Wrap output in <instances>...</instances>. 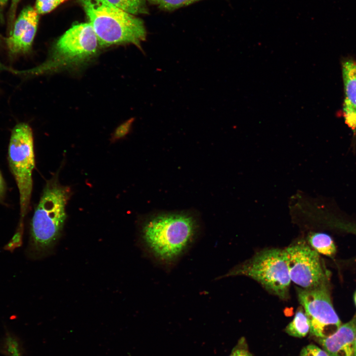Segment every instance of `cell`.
I'll list each match as a JSON object with an SVG mask.
<instances>
[{"label":"cell","mask_w":356,"mask_h":356,"mask_svg":"<svg viewBox=\"0 0 356 356\" xmlns=\"http://www.w3.org/2000/svg\"><path fill=\"white\" fill-rule=\"evenodd\" d=\"M297 293L314 339L328 337L338 330L342 323L333 307L328 284L310 289L298 288Z\"/></svg>","instance_id":"obj_7"},{"label":"cell","mask_w":356,"mask_h":356,"mask_svg":"<svg viewBox=\"0 0 356 356\" xmlns=\"http://www.w3.org/2000/svg\"><path fill=\"white\" fill-rule=\"evenodd\" d=\"M5 191L4 181L0 172V200L3 198Z\"/></svg>","instance_id":"obj_22"},{"label":"cell","mask_w":356,"mask_h":356,"mask_svg":"<svg viewBox=\"0 0 356 356\" xmlns=\"http://www.w3.org/2000/svg\"><path fill=\"white\" fill-rule=\"evenodd\" d=\"M342 72L344 99L343 106L345 123L356 133V61L346 58L342 60Z\"/></svg>","instance_id":"obj_11"},{"label":"cell","mask_w":356,"mask_h":356,"mask_svg":"<svg viewBox=\"0 0 356 356\" xmlns=\"http://www.w3.org/2000/svg\"><path fill=\"white\" fill-rule=\"evenodd\" d=\"M228 274L249 277L280 299L288 297L291 279L283 250L272 248L261 251Z\"/></svg>","instance_id":"obj_6"},{"label":"cell","mask_w":356,"mask_h":356,"mask_svg":"<svg viewBox=\"0 0 356 356\" xmlns=\"http://www.w3.org/2000/svg\"><path fill=\"white\" fill-rule=\"evenodd\" d=\"M8 160L19 193L20 221L27 213L33 187L35 155L32 131L26 123L17 124L12 129L8 146Z\"/></svg>","instance_id":"obj_5"},{"label":"cell","mask_w":356,"mask_h":356,"mask_svg":"<svg viewBox=\"0 0 356 356\" xmlns=\"http://www.w3.org/2000/svg\"><path fill=\"white\" fill-rule=\"evenodd\" d=\"M1 40H2L1 37V36L0 35V43L1 42ZM0 64H1V62H0Z\"/></svg>","instance_id":"obj_25"},{"label":"cell","mask_w":356,"mask_h":356,"mask_svg":"<svg viewBox=\"0 0 356 356\" xmlns=\"http://www.w3.org/2000/svg\"><path fill=\"white\" fill-rule=\"evenodd\" d=\"M300 356H329L323 349L318 346L310 344L304 347L301 351Z\"/></svg>","instance_id":"obj_17"},{"label":"cell","mask_w":356,"mask_h":356,"mask_svg":"<svg viewBox=\"0 0 356 356\" xmlns=\"http://www.w3.org/2000/svg\"><path fill=\"white\" fill-rule=\"evenodd\" d=\"M39 14L35 8L27 6L15 19L5 39L8 54L12 57L28 53L37 32Z\"/></svg>","instance_id":"obj_9"},{"label":"cell","mask_w":356,"mask_h":356,"mask_svg":"<svg viewBox=\"0 0 356 356\" xmlns=\"http://www.w3.org/2000/svg\"><path fill=\"white\" fill-rule=\"evenodd\" d=\"M68 0H36L35 8L39 14H44Z\"/></svg>","instance_id":"obj_16"},{"label":"cell","mask_w":356,"mask_h":356,"mask_svg":"<svg viewBox=\"0 0 356 356\" xmlns=\"http://www.w3.org/2000/svg\"><path fill=\"white\" fill-rule=\"evenodd\" d=\"M291 281L301 288H314L328 283V271L318 253L304 242L283 250Z\"/></svg>","instance_id":"obj_8"},{"label":"cell","mask_w":356,"mask_h":356,"mask_svg":"<svg viewBox=\"0 0 356 356\" xmlns=\"http://www.w3.org/2000/svg\"><path fill=\"white\" fill-rule=\"evenodd\" d=\"M99 45L96 35L89 23L75 24L57 41L52 54L44 63L28 70L8 67L7 71L19 75H40L83 62L94 55Z\"/></svg>","instance_id":"obj_4"},{"label":"cell","mask_w":356,"mask_h":356,"mask_svg":"<svg viewBox=\"0 0 356 356\" xmlns=\"http://www.w3.org/2000/svg\"><path fill=\"white\" fill-rule=\"evenodd\" d=\"M122 10L133 15L147 14L146 0H106Z\"/></svg>","instance_id":"obj_14"},{"label":"cell","mask_w":356,"mask_h":356,"mask_svg":"<svg viewBox=\"0 0 356 356\" xmlns=\"http://www.w3.org/2000/svg\"><path fill=\"white\" fill-rule=\"evenodd\" d=\"M129 128L130 125L127 123L118 128L115 133V138H119L124 136L128 133Z\"/></svg>","instance_id":"obj_20"},{"label":"cell","mask_w":356,"mask_h":356,"mask_svg":"<svg viewBox=\"0 0 356 356\" xmlns=\"http://www.w3.org/2000/svg\"><path fill=\"white\" fill-rule=\"evenodd\" d=\"M198 224L186 212H161L145 218L140 226L141 240L158 260L170 263L180 257L193 241Z\"/></svg>","instance_id":"obj_1"},{"label":"cell","mask_w":356,"mask_h":356,"mask_svg":"<svg viewBox=\"0 0 356 356\" xmlns=\"http://www.w3.org/2000/svg\"><path fill=\"white\" fill-rule=\"evenodd\" d=\"M99 45L132 44L141 49L146 39L143 21L106 0H80Z\"/></svg>","instance_id":"obj_3"},{"label":"cell","mask_w":356,"mask_h":356,"mask_svg":"<svg viewBox=\"0 0 356 356\" xmlns=\"http://www.w3.org/2000/svg\"><path fill=\"white\" fill-rule=\"evenodd\" d=\"M355 352L356 355V334L355 336Z\"/></svg>","instance_id":"obj_23"},{"label":"cell","mask_w":356,"mask_h":356,"mask_svg":"<svg viewBox=\"0 0 356 356\" xmlns=\"http://www.w3.org/2000/svg\"><path fill=\"white\" fill-rule=\"evenodd\" d=\"M21 0H11L8 14V31L11 28L15 20L18 5Z\"/></svg>","instance_id":"obj_18"},{"label":"cell","mask_w":356,"mask_h":356,"mask_svg":"<svg viewBox=\"0 0 356 356\" xmlns=\"http://www.w3.org/2000/svg\"><path fill=\"white\" fill-rule=\"evenodd\" d=\"M311 247L317 253L333 258L336 253V247L332 238L328 234L312 232L308 237Z\"/></svg>","instance_id":"obj_12"},{"label":"cell","mask_w":356,"mask_h":356,"mask_svg":"<svg viewBox=\"0 0 356 356\" xmlns=\"http://www.w3.org/2000/svg\"><path fill=\"white\" fill-rule=\"evenodd\" d=\"M70 195V188L61 184L56 177L46 182L31 221L29 257L38 259L51 252L62 230Z\"/></svg>","instance_id":"obj_2"},{"label":"cell","mask_w":356,"mask_h":356,"mask_svg":"<svg viewBox=\"0 0 356 356\" xmlns=\"http://www.w3.org/2000/svg\"><path fill=\"white\" fill-rule=\"evenodd\" d=\"M356 313L350 320L342 324L332 335L314 339L329 356H356Z\"/></svg>","instance_id":"obj_10"},{"label":"cell","mask_w":356,"mask_h":356,"mask_svg":"<svg viewBox=\"0 0 356 356\" xmlns=\"http://www.w3.org/2000/svg\"><path fill=\"white\" fill-rule=\"evenodd\" d=\"M285 331L290 336L297 338L304 337L310 331L309 319L302 308L296 312L293 319L286 327Z\"/></svg>","instance_id":"obj_13"},{"label":"cell","mask_w":356,"mask_h":356,"mask_svg":"<svg viewBox=\"0 0 356 356\" xmlns=\"http://www.w3.org/2000/svg\"><path fill=\"white\" fill-rule=\"evenodd\" d=\"M354 298L355 303V305H356V292H355V293Z\"/></svg>","instance_id":"obj_24"},{"label":"cell","mask_w":356,"mask_h":356,"mask_svg":"<svg viewBox=\"0 0 356 356\" xmlns=\"http://www.w3.org/2000/svg\"><path fill=\"white\" fill-rule=\"evenodd\" d=\"M202 0H147L149 4L165 11H173Z\"/></svg>","instance_id":"obj_15"},{"label":"cell","mask_w":356,"mask_h":356,"mask_svg":"<svg viewBox=\"0 0 356 356\" xmlns=\"http://www.w3.org/2000/svg\"><path fill=\"white\" fill-rule=\"evenodd\" d=\"M9 0H0V22L3 23L4 10Z\"/></svg>","instance_id":"obj_21"},{"label":"cell","mask_w":356,"mask_h":356,"mask_svg":"<svg viewBox=\"0 0 356 356\" xmlns=\"http://www.w3.org/2000/svg\"><path fill=\"white\" fill-rule=\"evenodd\" d=\"M229 356H252V355L248 350L245 340L241 339Z\"/></svg>","instance_id":"obj_19"}]
</instances>
